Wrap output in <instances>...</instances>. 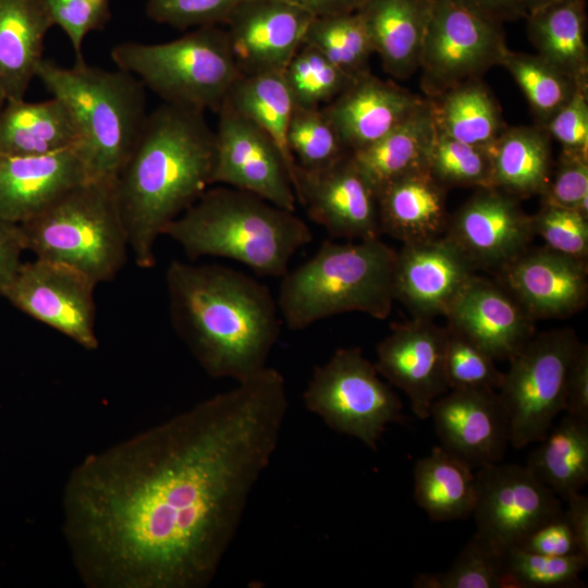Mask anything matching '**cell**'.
I'll return each mask as SVG.
<instances>
[{
	"mask_svg": "<svg viewBox=\"0 0 588 588\" xmlns=\"http://www.w3.org/2000/svg\"><path fill=\"white\" fill-rule=\"evenodd\" d=\"M437 127L431 101L421 105L400 125L351 157L376 193L391 181L428 168Z\"/></svg>",
	"mask_w": 588,
	"mask_h": 588,
	"instance_id": "cell-29",
	"label": "cell"
},
{
	"mask_svg": "<svg viewBox=\"0 0 588 588\" xmlns=\"http://www.w3.org/2000/svg\"><path fill=\"white\" fill-rule=\"evenodd\" d=\"M86 180L75 148L45 156L0 155V217L23 223Z\"/></svg>",
	"mask_w": 588,
	"mask_h": 588,
	"instance_id": "cell-24",
	"label": "cell"
},
{
	"mask_svg": "<svg viewBox=\"0 0 588 588\" xmlns=\"http://www.w3.org/2000/svg\"><path fill=\"white\" fill-rule=\"evenodd\" d=\"M289 409L266 367L229 391L81 462L63 534L91 588H204L271 463Z\"/></svg>",
	"mask_w": 588,
	"mask_h": 588,
	"instance_id": "cell-1",
	"label": "cell"
},
{
	"mask_svg": "<svg viewBox=\"0 0 588 588\" xmlns=\"http://www.w3.org/2000/svg\"><path fill=\"white\" fill-rule=\"evenodd\" d=\"M225 100L272 138L283 156L293 185L296 162L287 146V130L294 102L282 73L241 75Z\"/></svg>",
	"mask_w": 588,
	"mask_h": 588,
	"instance_id": "cell-35",
	"label": "cell"
},
{
	"mask_svg": "<svg viewBox=\"0 0 588 588\" xmlns=\"http://www.w3.org/2000/svg\"><path fill=\"white\" fill-rule=\"evenodd\" d=\"M457 331L494 360H510L534 335L535 320L500 284L477 274L462 287L446 314Z\"/></svg>",
	"mask_w": 588,
	"mask_h": 588,
	"instance_id": "cell-21",
	"label": "cell"
},
{
	"mask_svg": "<svg viewBox=\"0 0 588 588\" xmlns=\"http://www.w3.org/2000/svg\"><path fill=\"white\" fill-rule=\"evenodd\" d=\"M445 350L446 328L422 318L393 324L377 345V371L407 395L420 419L429 418L432 403L450 390Z\"/></svg>",
	"mask_w": 588,
	"mask_h": 588,
	"instance_id": "cell-18",
	"label": "cell"
},
{
	"mask_svg": "<svg viewBox=\"0 0 588 588\" xmlns=\"http://www.w3.org/2000/svg\"><path fill=\"white\" fill-rule=\"evenodd\" d=\"M430 101L437 130L465 144L489 150L507 126L481 78L453 87Z\"/></svg>",
	"mask_w": 588,
	"mask_h": 588,
	"instance_id": "cell-33",
	"label": "cell"
},
{
	"mask_svg": "<svg viewBox=\"0 0 588 588\" xmlns=\"http://www.w3.org/2000/svg\"><path fill=\"white\" fill-rule=\"evenodd\" d=\"M36 77L70 110L81 133L76 149L88 180L115 181L147 118L146 93L133 74L91 66L64 68L42 59Z\"/></svg>",
	"mask_w": 588,
	"mask_h": 588,
	"instance_id": "cell-6",
	"label": "cell"
},
{
	"mask_svg": "<svg viewBox=\"0 0 588 588\" xmlns=\"http://www.w3.org/2000/svg\"><path fill=\"white\" fill-rule=\"evenodd\" d=\"M19 225L25 250L75 268L97 284L112 280L126 261L115 181L86 180Z\"/></svg>",
	"mask_w": 588,
	"mask_h": 588,
	"instance_id": "cell-7",
	"label": "cell"
},
{
	"mask_svg": "<svg viewBox=\"0 0 588 588\" xmlns=\"http://www.w3.org/2000/svg\"><path fill=\"white\" fill-rule=\"evenodd\" d=\"M446 191L428 168L391 181L377 193L381 233L403 244L443 236Z\"/></svg>",
	"mask_w": 588,
	"mask_h": 588,
	"instance_id": "cell-25",
	"label": "cell"
},
{
	"mask_svg": "<svg viewBox=\"0 0 588 588\" xmlns=\"http://www.w3.org/2000/svg\"><path fill=\"white\" fill-rule=\"evenodd\" d=\"M541 205L579 210L588 216V158L560 154Z\"/></svg>",
	"mask_w": 588,
	"mask_h": 588,
	"instance_id": "cell-47",
	"label": "cell"
},
{
	"mask_svg": "<svg viewBox=\"0 0 588 588\" xmlns=\"http://www.w3.org/2000/svg\"><path fill=\"white\" fill-rule=\"evenodd\" d=\"M470 12L495 23L526 19L524 0H453Z\"/></svg>",
	"mask_w": 588,
	"mask_h": 588,
	"instance_id": "cell-52",
	"label": "cell"
},
{
	"mask_svg": "<svg viewBox=\"0 0 588 588\" xmlns=\"http://www.w3.org/2000/svg\"><path fill=\"white\" fill-rule=\"evenodd\" d=\"M315 16L284 0H246L225 24L242 75L282 73Z\"/></svg>",
	"mask_w": 588,
	"mask_h": 588,
	"instance_id": "cell-20",
	"label": "cell"
},
{
	"mask_svg": "<svg viewBox=\"0 0 588 588\" xmlns=\"http://www.w3.org/2000/svg\"><path fill=\"white\" fill-rule=\"evenodd\" d=\"M163 234L192 260L228 258L272 278H282L291 258L313 240L295 211L231 186L208 188Z\"/></svg>",
	"mask_w": 588,
	"mask_h": 588,
	"instance_id": "cell-4",
	"label": "cell"
},
{
	"mask_svg": "<svg viewBox=\"0 0 588 588\" xmlns=\"http://www.w3.org/2000/svg\"><path fill=\"white\" fill-rule=\"evenodd\" d=\"M530 452L528 469L559 498L588 481V419L566 414Z\"/></svg>",
	"mask_w": 588,
	"mask_h": 588,
	"instance_id": "cell-34",
	"label": "cell"
},
{
	"mask_svg": "<svg viewBox=\"0 0 588 588\" xmlns=\"http://www.w3.org/2000/svg\"><path fill=\"white\" fill-rule=\"evenodd\" d=\"M428 170L448 189L455 186L493 187L489 150L456 140L438 130Z\"/></svg>",
	"mask_w": 588,
	"mask_h": 588,
	"instance_id": "cell-41",
	"label": "cell"
},
{
	"mask_svg": "<svg viewBox=\"0 0 588 588\" xmlns=\"http://www.w3.org/2000/svg\"><path fill=\"white\" fill-rule=\"evenodd\" d=\"M53 25L45 0H0V89L5 100L24 99Z\"/></svg>",
	"mask_w": 588,
	"mask_h": 588,
	"instance_id": "cell-27",
	"label": "cell"
},
{
	"mask_svg": "<svg viewBox=\"0 0 588 588\" xmlns=\"http://www.w3.org/2000/svg\"><path fill=\"white\" fill-rule=\"evenodd\" d=\"M509 50L502 24L486 20L453 0H433L419 69L427 98L473 79Z\"/></svg>",
	"mask_w": 588,
	"mask_h": 588,
	"instance_id": "cell-11",
	"label": "cell"
},
{
	"mask_svg": "<svg viewBox=\"0 0 588 588\" xmlns=\"http://www.w3.org/2000/svg\"><path fill=\"white\" fill-rule=\"evenodd\" d=\"M414 498L432 520L466 519L475 507V473L443 448L434 446L415 463Z\"/></svg>",
	"mask_w": 588,
	"mask_h": 588,
	"instance_id": "cell-32",
	"label": "cell"
},
{
	"mask_svg": "<svg viewBox=\"0 0 588 588\" xmlns=\"http://www.w3.org/2000/svg\"><path fill=\"white\" fill-rule=\"evenodd\" d=\"M543 127L562 154L588 158V86L579 87Z\"/></svg>",
	"mask_w": 588,
	"mask_h": 588,
	"instance_id": "cell-48",
	"label": "cell"
},
{
	"mask_svg": "<svg viewBox=\"0 0 588 588\" xmlns=\"http://www.w3.org/2000/svg\"><path fill=\"white\" fill-rule=\"evenodd\" d=\"M552 1H554V0H524L525 8L527 10V15L531 11H534L536 9H539V8L550 3Z\"/></svg>",
	"mask_w": 588,
	"mask_h": 588,
	"instance_id": "cell-55",
	"label": "cell"
},
{
	"mask_svg": "<svg viewBox=\"0 0 588 588\" xmlns=\"http://www.w3.org/2000/svg\"><path fill=\"white\" fill-rule=\"evenodd\" d=\"M24 250L20 225L0 217V296L19 271Z\"/></svg>",
	"mask_w": 588,
	"mask_h": 588,
	"instance_id": "cell-51",
	"label": "cell"
},
{
	"mask_svg": "<svg viewBox=\"0 0 588 588\" xmlns=\"http://www.w3.org/2000/svg\"><path fill=\"white\" fill-rule=\"evenodd\" d=\"M507 588H577L584 587L579 574L588 565V556L579 552L550 556L520 548L504 556Z\"/></svg>",
	"mask_w": 588,
	"mask_h": 588,
	"instance_id": "cell-40",
	"label": "cell"
},
{
	"mask_svg": "<svg viewBox=\"0 0 588 588\" xmlns=\"http://www.w3.org/2000/svg\"><path fill=\"white\" fill-rule=\"evenodd\" d=\"M518 548L550 556H565L578 552L564 511L535 529Z\"/></svg>",
	"mask_w": 588,
	"mask_h": 588,
	"instance_id": "cell-49",
	"label": "cell"
},
{
	"mask_svg": "<svg viewBox=\"0 0 588 588\" xmlns=\"http://www.w3.org/2000/svg\"><path fill=\"white\" fill-rule=\"evenodd\" d=\"M215 132L205 113L163 102L147 114L115 179V193L136 264L152 268L164 229L212 184Z\"/></svg>",
	"mask_w": 588,
	"mask_h": 588,
	"instance_id": "cell-3",
	"label": "cell"
},
{
	"mask_svg": "<svg viewBox=\"0 0 588 588\" xmlns=\"http://www.w3.org/2000/svg\"><path fill=\"white\" fill-rule=\"evenodd\" d=\"M502 554L477 537L463 547L445 572L418 574L415 588H507Z\"/></svg>",
	"mask_w": 588,
	"mask_h": 588,
	"instance_id": "cell-39",
	"label": "cell"
},
{
	"mask_svg": "<svg viewBox=\"0 0 588 588\" xmlns=\"http://www.w3.org/2000/svg\"><path fill=\"white\" fill-rule=\"evenodd\" d=\"M432 3L433 0H365L357 10L373 52L392 77L405 79L419 69Z\"/></svg>",
	"mask_w": 588,
	"mask_h": 588,
	"instance_id": "cell-26",
	"label": "cell"
},
{
	"mask_svg": "<svg viewBox=\"0 0 588 588\" xmlns=\"http://www.w3.org/2000/svg\"><path fill=\"white\" fill-rule=\"evenodd\" d=\"M564 500L567 502L564 515L573 531L577 550L588 556V498L578 491L569 493Z\"/></svg>",
	"mask_w": 588,
	"mask_h": 588,
	"instance_id": "cell-53",
	"label": "cell"
},
{
	"mask_svg": "<svg viewBox=\"0 0 588 588\" xmlns=\"http://www.w3.org/2000/svg\"><path fill=\"white\" fill-rule=\"evenodd\" d=\"M4 102H5V101H4ZM4 102H0V109L2 108V106H3Z\"/></svg>",
	"mask_w": 588,
	"mask_h": 588,
	"instance_id": "cell-57",
	"label": "cell"
},
{
	"mask_svg": "<svg viewBox=\"0 0 588 588\" xmlns=\"http://www.w3.org/2000/svg\"><path fill=\"white\" fill-rule=\"evenodd\" d=\"M246 0H148L147 16L177 29L225 23Z\"/></svg>",
	"mask_w": 588,
	"mask_h": 588,
	"instance_id": "cell-45",
	"label": "cell"
},
{
	"mask_svg": "<svg viewBox=\"0 0 588 588\" xmlns=\"http://www.w3.org/2000/svg\"><path fill=\"white\" fill-rule=\"evenodd\" d=\"M530 217L534 234L540 235L547 247L573 258L587 260V215L575 209L541 205V208Z\"/></svg>",
	"mask_w": 588,
	"mask_h": 588,
	"instance_id": "cell-44",
	"label": "cell"
},
{
	"mask_svg": "<svg viewBox=\"0 0 588 588\" xmlns=\"http://www.w3.org/2000/svg\"><path fill=\"white\" fill-rule=\"evenodd\" d=\"M501 66L510 72L522 89L540 126H546L579 87H585L538 53L509 49Z\"/></svg>",
	"mask_w": 588,
	"mask_h": 588,
	"instance_id": "cell-36",
	"label": "cell"
},
{
	"mask_svg": "<svg viewBox=\"0 0 588 588\" xmlns=\"http://www.w3.org/2000/svg\"><path fill=\"white\" fill-rule=\"evenodd\" d=\"M475 270L444 236L404 243L396 252L393 291L413 318L444 316Z\"/></svg>",
	"mask_w": 588,
	"mask_h": 588,
	"instance_id": "cell-22",
	"label": "cell"
},
{
	"mask_svg": "<svg viewBox=\"0 0 588 588\" xmlns=\"http://www.w3.org/2000/svg\"><path fill=\"white\" fill-rule=\"evenodd\" d=\"M54 25L66 34L75 60H84L87 34L103 29L111 17V0H45Z\"/></svg>",
	"mask_w": 588,
	"mask_h": 588,
	"instance_id": "cell-46",
	"label": "cell"
},
{
	"mask_svg": "<svg viewBox=\"0 0 588 588\" xmlns=\"http://www.w3.org/2000/svg\"><path fill=\"white\" fill-rule=\"evenodd\" d=\"M546 127L506 126L489 149L492 185L519 200L544 192L553 170Z\"/></svg>",
	"mask_w": 588,
	"mask_h": 588,
	"instance_id": "cell-30",
	"label": "cell"
},
{
	"mask_svg": "<svg viewBox=\"0 0 588 588\" xmlns=\"http://www.w3.org/2000/svg\"><path fill=\"white\" fill-rule=\"evenodd\" d=\"M118 69L136 76L166 103L218 112L233 83L242 75L226 29L196 27L162 44L125 41L110 52Z\"/></svg>",
	"mask_w": 588,
	"mask_h": 588,
	"instance_id": "cell-8",
	"label": "cell"
},
{
	"mask_svg": "<svg viewBox=\"0 0 588 588\" xmlns=\"http://www.w3.org/2000/svg\"><path fill=\"white\" fill-rule=\"evenodd\" d=\"M314 16H327L357 11L365 0H284Z\"/></svg>",
	"mask_w": 588,
	"mask_h": 588,
	"instance_id": "cell-54",
	"label": "cell"
},
{
	"mask_svg": "<svg viewBox=\"0 0 588 588\" xmlns=\"http://www.w3.org/2000/svg\"><path fill=\"white\" fill-rule=\"evenodd\" d=\"M564 411L566 414L588 419V346L583 343L568 369Z\"/></svg>",
	"mask_w": 588,
	"mask_h": 588,
	"instance_id": "cell-50",
	"label": "cell"
},
{
	"mask_svg": "<svg viewBox=\"0 0 588 588\" xmlns=\"http://www.w3.org/2000/svg\"><path fill=\"white\" fill-rule=\"evenodd\" d=\"M293 188L308 217L338 238H379L377 193L354 163L351 152L322 168L295 166Z\"/></svg>",
	"mask_w": 588,
	"mask_h": 588,
	"instance_id": "cell-16",
	"label": "cell"
},
{
	"mask_svg": "<svg viewBox=\"0 0 588 588\" xmlns=\"http://www.w3.org/2000/svg\"><path fill=\"white\" fill-rule=\"evenodd\" d=\"M475 479L474 536L502 555L564 511L527 466L500 462L476 469Z\"/></svg>",
	"mask_w": 588,
	"mask_h": 588,
	"instance_id": "cell-12",
	"label": "cell"
},
{
	"mask_svg": "<svg viewBox=\"0 0 588 588\" xmlns=\"http://www.w3.org/2000/svg\"><path fill=\"white\" fill-rule=\"evenodd\" d=\"M441 448L473 470L502 462L511 426L499 393L490 388H455L430 407Z\"/></svg>",
	"mask_w": 588,
	"mask_h": 588,
	"instance_id": "cell-17",
	"label": "cell"
},
{
	"mask_svg": "<svg viewBox=\"0 0 588 588\" xmlns=\"http://www.w3.org/2000/svg\"><path fill=\"white\" fill-rule=\"evenodd\" d=\"M97 283L68 265L36 258L22 262L3 297L32 318L86 350L98 347L94 291Z\"/></svg>",
	"mask_w": 588,
	"mask_h": 588,
	"instance_id": "cell-13",
	"label": "cell"
},
{
	"mask_svg": "<svg viewBox=\"0 0 588 588\" xmlns=\"http://www.w3.org/2000/svg\"><path fill=\"white\" fill-rule=\"evenodd\" d=\"M396 250L379 238L324 241L313 257L282 275L277 299L291 330L351 311L385 319L394 299Z\"/></svg>",
	"mask_w": 588,
	"mask_h": 588,
	"instance_id": "cell-5",
	"label": "cell"
},
{
	"mask_svg": "<svg viewBox=\"0 0 588 588\" xmlns=\"http://www.w3.org/2000/svg\"><path fill=\"white\" fill-rule=\"evenodd\" d=\"M526 21L536 53L588 86L586 0H554L528 13Z\"/></svg>",
	"mask_w": 588,
	"mask_h": 588,
	"instance_id": "cell-31",
	"label": "cell"
},
{
	"mask_svg": "<svg viewBox=\"0 0 588 588\" xmlns=\"http://www.w3.org/2000/svg\"><path fill=\"white\" fill-rule=\"evenodd\" d=\"M287 146L296 164L306 169L327 167L350 154L321 108L294 106Z\"/></svg>",
	"mask_w": 588,
	"mask_h": 588,
	"instance_id": "cell-42",
	"label": "cell"
},
{
	"mask_svg": "<svg viewBox=\"0 0 588 588\" xmlns=\"http://www.w3.org/2000/svg\"><path fill=\"white\" fill-rule=\"evenodd\" d=\"M79 143L74 118L56 97L41 102L5 100L0 109V155L45 156L77 148Z\"/></svg>",
	"mask_w": 588,
	"mask_h": 588,
	"instance_id": "cell-28",
	"label": "cell"
},
{
	"mask_svg": "<svg viewBox=\"0 0 588 588\" xmlns=\"http://www.w3.org/2000/svg\"><path fill=\"white\" fill-rule=\"evenodd\" d=\"M303 44L318 49L353 77L370 72L369 59L375 52L357 11L315 16L307 27Z\"/></svg>",
	"mask_w": 588,
	"mask_h": 588,
	"instance_id": "cell-37",
	"label": "cell"
},
{
	"mask_svg": "<svg viewBox=\"0 0 588 588\" xmlns=\"http://www.w3.org/2000/svg\"><path fill=\"white\" fill-rule=\"evenodd\" d=\"M4 101H5V97L0 89V102H4Z\"/></svg>",
	"mask_w": 588,
	"mask_h": 588,
	"instance_id": "cell-56",
	"label": "cell"
},
{
	"mask_svg": "<svg viewBox=\"0 0 588 588\" xmlns=\"http://www.w3.org/2000/svg\"><path fill=\"white\" fill-rule=\"evenodd\" d=\"M425 100L370 72L355 81L334 100L321 107L350 151L363 149L394 130Z\"/></svg>",
	"mask_w": 588,
	"mask_h": 588,
	"instance_id": "cell-23",
	"label": "cell"
},
{
	"mask_svg": "<svg viewBox=\"0 0 588 588\" xmlns=\"http://www.w3.org/2000/svg\"><path fill=\"white\" fill-rule=\"evenodd\" d=\"M212 184L221 183L295 211L296 196L272 138L226 100L217 112Z\"/></svg>",
	"mask_w": 588,
	"mask_h": 588,
	"instance_id": "cell-14",
	"label": "cell"
},
{
	"mask_svg": "<svg viewBox=\"0 0 588 588\" xmlns=\"http://www.w3.org/2000/svg\"><path fill=\"white\" fill-rule=\"evenodd\" d=\"M294 106L321 108L342 94L351 76L315 47L302 44L282 72Z\"/></svg>",
	"mask_w": 588,
	"mask_h": 588,
	"instance_id": "cell-38",
	"label": "cell"
},
{
	"mask_svg": "<svg viewBox=\"0 0 588 588\" xmlns=\"http://www.w3.org/2000/svg\"><path fill=\"white\" fill-rule=\"evenodd\" d=\"M446 328L445 375L450 389L490 388L498 390L504 372L494 359L474 342Z\"/></svg>",
	"mask_w": 588,
	"mask_h": 588,
	"instance_id": "cell-43",
	"label": "cell"
},
{
	"mask_svg": "<svg viewBox=\"0 0 588 588\" xmlns=\"http://www.w3.org/2000/svg\"><path fill=\"white\" fill-rule=\"evenodd\" d=\"M534 235L520 200L495 187L477 188L449 215L443 234L474 270L497 272L527 249Z\"/></svg>",
	"mask_w": 588,
	"mask_h": 588,
	"instance_id": "cell-15",
	"label": "cell"
},
{
	"mask_svg": "<svg viewBox=\"0 0 588 588\" xmlns=\"http://www.w3.org/2000/svg\"><path fill=\"white\" fill-rule=\"evenodd\" d=\"M166 283L172 324L210 377L240 382L267 367L282 322L266 284L221 265L177 260Z\"/></svg>",
	"mask_w": 588,
	"mask_h": 588,
	"instance_id": "cell-2",
	"label": "cell"
},
{
	"mask_svg": "<svg viewBox=\"0 0 588 588\" xmlns=\"http://www.w3.org/2000/svg\"><path fill=\"white\" fill-rule=\"evenodd\" d=\"M306 408L335 432L371 450L390 424L403 422V405L359 347L338 348L315 368L303 393Z\"/></svg>",
	"mask_w": 588,
	"mask_h": 588,
	"instance_id": "cell-9",
	"label": "cell"
},
{
	"mask_svg": "<svg viewBox=\"0 0 588 588\" xmlns=\"http://www.w3.org/2000/svg\"><path fill=\"white\" fill-rule=\"evenodd\" d=\"M499 283L536 321L567 318L588 299L587 260L529 246L498 271Z\"/></svg>",
	"mask_w": 588,
	"mask_h": 588,
	"instance_id": "cell-19",
	"label": "cell"
},
{
	"mask_svg": "<svg viewBox=\"0 0 588 588\" xmlns=\"http://www.w3.org/2000/svg\"><path fill=\"white\" fill-rule=\"evenodd\" d=\"M580 343L573 329H553L535 333L510 359L497 391L515 449L541 441L564 411L566 378Z\"/></svg>",
	"mask_w": 588,
	"mask_h": 588,
	"instance_id": "cell-10",
	"label": "cell"
}]
</instances>
